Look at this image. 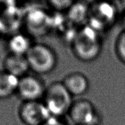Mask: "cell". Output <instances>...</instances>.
<instances>
[{
	"label": "cell",
	"mask_w": 125,
	"mask_h": 125,
	"mask_svg": "<svg viewBox=\"0 0 125 125\" xmlns=\"http://www.w3.org/2000/svg\"><path fill=\"white\" fill-rule=\"evenodd\" d=\"M3 67L6 72L18 79L26 75V73L30 69L26 56L11 53L4 60Z\"/></svg>",
	"instance_id": "obj_7"
},
{
	"label": "cell",
	"mask_w": 125,
	"mask_h": 125,
	"mask_svg": "<svg viewBox=\"0 0 125 125\" xmlns=\"http://www.w3.org/2000/svg\"><path fill=\"white\" fill-rule=\"evenodd\" d=\"M46 88L43 83L36 77L24 75L20 78L16 92L24 102L38 101L44 97Z\"/></svg>",
	"instance_id": "obj_6"
},
{
	"label": "cell",
	"mask_w": 125,
	"mask_h": 125,
	"mask_svg": "<svg viewBox=\"0 0 125 125\" xmlns=\"http://www.w3.org/2000/svg\"><path fill=\"white\" fill-rule=\"evenodd\" d=\"M44 104L52 117L57 118L68 113L73 104L72 95L62 82H54L46 88Z\"/></svg>",
	"instance_id": "obj_1"
},
{
	"label": "cell",
	"mask_w": 125,
	"mask_h": 125,
	"mask_svg": "<svg viewBox=\"0 0 125 125\" xmlns=\"http://www.w3.org/2000/svg\"><path fill=\"white\" fill-rule=\"evenodd\" d=\"M62 83L72 96L84 94L89 87V82L86 77L79 72L67 75L63 79Z\"/></svg>",
	"instance_id": "obj_8"
},
{
	"label": "cell",
	"mask_w": 125,
	"mask_h": 125,
	"mask_svg": "<svg viewBox=\"0 0 125 125\" xmlns=\"http://www.w3.org/2000/svg\"><path fill=\"white\" fill-rule=\"evenodd\" d=\"M19 114L26 125H42L52 117L44 103L38 101L24 102L20 108Z\"/></svg>",
	"instance_id": "obj_5"
},
{
	"label": "cell",
	"mask_w": 125,
	"mask_h": 125,
	"mask_svg": "<svg viewBox=\"0 0 125 125\" xmlns=\"http://www.w3.org/2000/svg\"><path fill=\"white\" fill-rule=\"evenodd\" d=\"M19 79L5 71L0 72V99L9 98L17 92Z\"/></svg>",
	"instance_id": "obj_9"
},
{
	"label": "cell",
	"mask_w": 125,
	"mask_h": 125,
	"mask_svg": "<svg viewBox=\"0 0 125 125\" xmlns=\"http://www.w3.org/2000/svg\"><path fill=\"white\" fill-rule=\"evenodd\" d=\"M26 57L30 69L38 74L48 73L54 69L57 64L54 51L42 44L32 45Z\"/></svg>",
	"instance_id": "obj_3"
},
{
	"label": "cell",
	"mask_w": 125,
	"mask_h": 125,
	"mask_svg": "<svg viewBox=\"0 0 125 125\" xmlns=\"http://www.w3.org/2000/svg\"><path fill=\"white\" fill-rule=\"evenodd\" d=\"M32 44H30L29 38L23 34H16L13 36L9 41L8 46L10 53L19 55L27 54Z\"/></svg>",
	"instance_id": "obj_10"
},
{
	"label": "cell",
	"mask_w": 125,
	"mask_h": 125,
	"mask_svg": "<svg viewBox=\"0 0 125 125\" xmlns=\"http://www.w3.org/2000/svg\"><path fill=\"white\" fill-rule=\"evenodd\" d=\"M71 121L75 125H97L98 116L95 107L87 100L74 102L68 112Z\"/></svg>",
	"instance_id": "obj_4"
},
{
	"label": "cell",
	"mask_w": 125,
	"mask_h": 125,
	"mask_svg": "<svg viewBox=\"0 0 125 125\" xmlns=\"http://www.w3.org/2000/svg\"><path fill=\"white\" fill-rule=\"evenodd\" d=\"M42 125H67L65 123H63L59 120L57 119V118L51 117L46 122H45Z\"/></svg>",
	"instance_id": "obj_12"
},
{
	"label": "cell",
	"mask_w": 125,
	"mask_h": 125,
	"mask_svg": "<svg viewBox=\"0 0 125 125\" xmlns=\"http://www.w3.org/2000/svg\"><path fill=\"white\" fill-rule=\"evenodd\" d=\"M73 47L75 54L80 60L88 61L94 59L101 49L100 41L94 28H84L77 32Z\"/></svg>",
	"instance_id": "obj_2"
},
{
	"label": "cell",
	"mask_w": 125,
	"mask_h": 125,
	"mask_svg": "<svg viewBox=\"0 0 125 125\" xmlns=\"http://www.w3.org/2000/svg\"><path fill=\"white\" fill-rule=\"evenodd\" d=\"M116 51L120 59L125 63V30L120 33L117 38Z\"/></svg>",
	"instance_id": "obj_11"
}]
</instances>
